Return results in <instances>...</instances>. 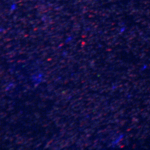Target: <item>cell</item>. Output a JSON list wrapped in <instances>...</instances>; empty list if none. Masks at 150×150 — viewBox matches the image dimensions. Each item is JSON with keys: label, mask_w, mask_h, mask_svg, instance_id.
<instances>
[{"label": "cell", "mask_w": 150, "mask_h": 150, "mask_svg": "<svg viewBox=\"0 0 150 150\" xmlns=\"http://www.w3.org/2000/svg\"><path fill=\"white\" fill-rule=\"evenodd\" d=\"M123 137V135H122L121 136H119V137H118L117 138H116V139L115 140L114 142L113 143V144L116 145V144H117L119 142Z\"/></svg>", "instance_id": "cell-1"}, {"label": "cell", "mask_w": 150, "mask_h": 150, "mask_svg": "<svg viewBox=\"0 0 150 150\" xmlns=\"http://www.w3.org/2000/svg\"><path fill=\"white\" fill-rule=\"evenodd\" d=\"M146 67H147V66H146V65H145H145H144V66H143V68H142V69H141V70H144V69H145V68H146Z\"/></svg>", "instance_id": "cell-2"}]
</instances>
